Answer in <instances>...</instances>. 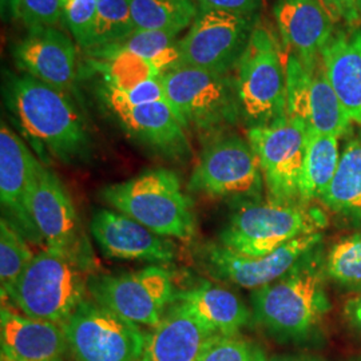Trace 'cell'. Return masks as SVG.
Returning <instances> with one entry per match:
<instances>
[{"instance_id":"6da1fadb","label":"cell","mask_w":361,"mask_h":361,"mask_svg":"<svg viewBox=\"0 0 361 361\" xmlns=\"http://www.w3.org/2000/svg\"><path fill=\"white\" fill-rule=\"evenodd\" d=\"M3 95L19 129L42 158L51 157L65 165L90 158V131L68 91L22 73L7 75Z\"/></svg>"},{"instance_id":"7a4b0ae2","label":"cell","mask_w":361,"mask_h":361,"mask_svg":"<svg viewBox=\"0 0 361 361\" xmlns=\"http://www.w3.org/2000/svg\"><path fill=\"white\" fill-rule=\"evenodd\" d=\"M325 277L316 249L281 279L253 290L250 298L256 322L277 340H305L331 310Z\"/></svg>"},{"instance_id":"3957f363","label":"cell","mask_w":361,"mask_h":361,"mask_svg":"<svg viewBox=\"0 0 361 361\" xmlns=\"http://www.w3.org/2000/svg\"><path fill=\"white\" fill-rule=\"evenodd\" d=\"M104 202L162 237L190 241L195 234L193 202L176 171L165 168L113 183L101 190Z\"/></svg>"},{"instance_id":"277c9868","label":"cell","mask_w":361,"mask_h":361,"mask_svg":"<svg viewBox=\"0 0 361 361\" xmlns=\"http://www.w3.org/2000/svg\"><path fill=\"white\" fill-rule=\"evenodd\" d=\"M328 221L319 207L261 200L237 202L219 243L247 257H262L298 237L320 233Z\"/></svg>"},{"instance_id":"5b68a950","label":"cell","mask_w":361,"mask_h":361,"mask_svg":"<svg viewBox=\"0 0 361 361\" xmlns=\"http://www.w3.org/2000/svg\"><path fill=\"white\" fill-rule=\"evenodd\" d=\"M86 273L71 258L44 247L3 302L31 319L63 325L87 298Z\"/></svg>"},{"instance_id":"8992f818","label":"cell","mask_w":361,"mask_h":361,"mask_svg":"<svg viewBox=\"0 0 361 361\" xmlns=\"http://www.w3.org/2000/svg\"><path fill=\"white\" fill-rule=\"evenodd\" d=\"M240 116L247 129L286 116V61L268 27L259 25L233 71Z\"/></svg>"},{"instance_id":"52a82bcc","label":"cell","mask_w":361,"mask_h":361,"mask_svg":"<svg viewBox=\"0 0 361 361\" xmlns=\"http://www.w3.org/2000/svg\"><path fill=\"white\" fill-rule=\"evenodd\" d=\"M162 83L180 122L201 141L229 131L241 119L233 74L180 66L168 70Z\"/></svg>"},{"instance_id":"ba28073f","label":"cell","mask_w":361,"mask_h":361,"mask_svg":"<svg viewBox=\"0 0 361 361\" xmlns=\"http://www.w3.org/2000/svg\"><path fill=\"white\" fill-rule=\"evenodd\" d=\"M264 177L247 140L225 131L202 141L188 189L212 200L233 204L261 200Z\"/></svg>"},{"instance_id":"9c48e42d","label":"cell","mask_w":361,"mask_h":361,"mask_svg":"<svg viewBox=\"0 0 361 361\" xmlns=\"http://www.w3.org/2000/svg\"><path fill=\"white\" fill-rule=\"evenodd\" d=\"M91 298L119 317L140 326L155 328L174 302L173 274L162 265L118 274H91Z\"/></svg>"},{"instance_id":"30bf717a","label":"cell","mask_w":361,"mask_h":361,"mask_svg":"<svg viewBox=\"0 0 361 361\" xmlns=\"http://www.w3.org/2000/svg\"><path fill=\"white\" fill-rule=\"evenodd\" d=\"M257 25L258 13L200 10L186 35L178 42L174 67L233 74Z\"/></svg>"},{"instance_id":"8fae6325","label":"cell","mask_w":361,"mask_h":361,"mask_svg":"<svg viewBox=\"0 0 361 361\" xmlns=\"http://www.w3.org/2000/svg\"><path fill=\"white\" fill-rule=\"evenodd\" d=\"M73 361H141L147 334L92 298L63 325Z\"/></svg>"},{"instance_id":"7c38bea8","label":"cell","mask_w":361,"mask_h":361,"mask_svg":"<svg viewBox=\"0 0 361 361\" xmlns=\"http://www.w3.org/2000/svg\"><path fill=\"white\" fill-rule=\"evenodd\" d=\"M30 212L44 247L71 258L87 273L98 271L71 195L59 177L43 164L31 194Z\"/></svg>"},{"instance_id":"4fadbf2b","label":"cell","mask_w":361,"mask_h":361,"mask_svg":"<svg viewBox=\"0 0 361 361\" xmlns=\"http://www.w3.org/2000/svg\"><path fill=\"white\" fill-rule=\"evenodd\" d=\"M246 140L257 157L268 201L300 202V177L308 142L307 126L285 116L271 125L246 130Z\"/></svg>"},{"instance_id":"5bb4252c","label":"cell","mask_w":361,"mask_h":361,"mask_svg":"<svg viewBox=\"0 0 361 361\" xmlns=\"http://www.w3.org/2000/svg\"><path fill=\"white\" fill-rule=\"evenodd\" d=\"M286 116L302 122L308 131L340 138L348 133L350 118L326 75L322 56L304 63L286 56Z\"/></svg>"},{"instance_id":"9a60e30c","label":"cell","mask_w":361,"mask_h":361,"mask_svg":"<svg viewBox=\"0 0 361 361\" xmlns=\"http://www.w3.org/2000/svg\"><path fill=\"white\" fill-rule=\"evenodd\" d=\"M322 240V232L307 234L262 257H247L219 243H209L200 249L198 257L202 269L212 279L256 290L292 271L319 247Z\"/></svg>"},{"instance_id":"2e32d148","label":"cell","mask_w":361,"mask_h":361,"mask_svg":"<svg viewBox=\"0 0 361 361\" xmlns=\"http://www.w3.org/2000/svg\"><path fill=\"white\" fill-rule=\"evenodd\" d=\"M42 162L4 121L0 128V202L3 219L28 243L44 246L30 212V201Z\"/></svg>"},{"instance_id":"e0dca14e","label":"cell","mask_w":361,"mask_h":361,"mask_svg":"<svg viewBox=\"0 0 361 361\" xmlns=\"http://www.w3.org/2000/svg\"><path fill=\"white\" fill-rule=\"evenodd\" d=\"M91 235L106 257L165 265L177 257L176 243L152 232L114 209H99L90 222Z\"/></svg>"},{"instance_id":"ac0fdd59","label":"cell","mask_w":361,"mask_h":361,"mask_svg":"<svg viewBox=\"0 0 361 361\" xmlns=\"http://www.w3.org/2000/svg\"><path fill=\"white\" fill-rule=\"evenodd\" d=\"M106 107L133 141L155 154L171 161H188L193 155L188 129L169 101Z\"/></svg>"},{"instance_id":"d6986e66","label":"cell","mask_w":361,"mask_h":361,"mask_svg":"<svg viewBox=\"0 0 361 361\" xmlns=\"http://www.w3.org/2000/svg\"><path fill=\"white\" fill-rule=\"evenodd\" d=\"M15 65L31 77L70 91L77 79L78 46L56 27L27 30L25 37L13 46Z\"/></svg>"},{"instance_id":"ffe728a7","label":"cell","mask_w":361,"mask_h":361,"mask_svg":"<svg viewBox=\"0 0 361 361\" xmlns=\"http://www.w3.org/2000/svg\"><path fill=\"white\" fill-rule=\"evenodd\" d=\"M1 361H65L63 326L31 319L3 302L0 310Z\"/></svg>"},{"instance_id":"44dd1931","label":"cell","mask_w":361,"mask_h":361,"mask_svg":"<svg viewBox=\"0 0 361 361\" xmlns=\"http://www.w3.org/2000/svg\"><path fill=\"white\" fill-rule=\"evenodd\" d=\"M273 11L288 54L304 63L317 61L336 31L335 18L323 0H277Z\"/></svg>"},{"instance_id":"7402d4cb","label":"cell","mask_w":361,"mask_h":361,"mask_svg":"<svg viewBox=\"0 0 361 361\" xmlns=\"http://www.w3.org/2000/svg\"><path fill=\"white\" fill-rule=\"evenodd\" d=\"M216 335L185 305L174 301L161 323L147 334L141 361H200Z\"/></svg>"},{"instance_id":"603a6c76","label":"cell","mask_w":361,"mask_h":361,"mask_svg":"<svg viewBox=\"0 0 361 361\" xmlns=\"http://www.w3.org/2000/svg\"><path fill=\"white\" fill-rule=\"evenodd\" d=\"M326 75L352 122L361 126V28L345 27L322 51Z\"/></svg>"},{"instance_id":"cb8c5ba5","label":"cell","mask_w":361,"mask_h":361,"mask_svg":"<svg viewBox=\"0 0 361 361\" xmlns=\"http://www.w3.org/2000/svg\"><path fill=\"white\" fill-rule=\"evenodd\" d=\"M217 335H237L250 322L245 302L219 285L202 281L177 292L176 300Z\"/></svg>"},{"instance_id":"d4e9b609","label":"cell","mask_w":361,"mask_h":361,"mask_svg":"<svg viewBox=\"0 0 361 361\" xmlns=\"http://www.w3.org/2000/svg\"><path fill=\"white\" fill-rule=\"evenodd\" d=\"M320 201L335 214L361 222V138L345 143L335 177Z\"/></svg>"},{"instance_id":"484cf974","label":"cell","mask_w":361,"mask_h":361,"mask_svg":"<svg viewBox=\"0 0 361 361\" xmlns=\"http://www.w3.org/2000/svg\"><path fill=\"white\" fill-rule=\"evenodd\" d=\"M337 137L308 131V142L300 177L298 201L310 204L322 200L335 177L340 161Z\"/></svg>"},{"instance_id":"4316f807","label":"cell","mask_w":361,"mask_h":361,"mask_svg":"<svg viewBox=\"0 0 361 361\" xmlns=\"http://www.w3.org/2000/svg\"><path fill=\"white\" fill-rule=\"evenodd\" d=\"M130 7L135 30L177 35L192 26L200 11L195 0H130Z\"/></svg>"},{"instance_id":"83f0119b","label":"cell","mask_w":361,"mask_h":361,"mask_svg":"<svg viewBox=\"0 0 361 361\" xmlns=\"http://www.w3.org/2000/svg\"><path fill=\"white\" fill-rule=\"evenodd\" d=\"M178 35L161 31H135L122 42L83 51L87 58H104L116 54H130L153 62L165 73L173 68L178 58Z\"/></svg>"},{"instance_id":"f1b7e54d","label":"cell","mask_w":361,"mask_h":361,"mask_svg":"<svg viewBox=\"0 0 361 361\" xmlns=\"http://www.w3.org/2000/svg\"><path fill=\"white\" fill-rule=\"evenodd\" d=\"M89 71L99 77V83L118 90H128L145 80L162 77L165 71L158 66L130 54H116L104 58H87Z\"/></svg>"},{"instance_id":"f546056e","label":"cell","mask_w":361,"mask_h":361,"mask_svg":"<svg viewBox=\"0 0 361 361\" xmlns=\"http://www.w3.org/2000/svg\"><path fill=\"white\" fill-rule=\"evenodd\" d=\"M35 255L25 235L6 219L0 221V289L1 301H7L23 271Z\"/></svg>"},{"instance_id":"4dcf8cb0","label":"cell","mask_w":361,"mask_h":361,"mask_svg":"<svg viewBox=\"0 0 361 361\" xmlns=\"http://www.w3.org/2000/svg\"><path fill=\"white\" fill-rule=\"evenodd\" d=\"M135 31L130 0H97L95 34L89 50L119 43Z\"/></svg>"},{"instance_id":"1f68e13d","label":"cell","mask_w":361,"mask_h":361,"mask_svg":"<svg viewBox=\"0 0 361 361\" xmlns=\"http://www.w3.org/2000/svg\"><path fill=\"white\" fill-rule=\"evenodd\" d=\"M324 268L336 284L361 289V233L337 241L325 258Z\"/></svg>"},{"instance_id":"d6a6232c","label":"cell","mask_w":361,"mask_h":361,"mask_svg":"<svg viewBox=\"0 0 361 361\" xmlns=\"http://www.w3.org/2000/svg\"><path fill=\"white\" fill-rule=\"evenodd\" d=\"M200 361H269L264 349L245 337L216 335Z\"/></svg>"},{"instance_id":"836d02e7","label":"cell","mask_w":361,"mask_h":361,"mask_svg":"<svg viewBox=\"0 0 361 361\" xmlns=\"http://www.w3.org/2000/svg\"><path fill=\"white\" fill-rule=\"evenodd\" d=\"M63 19L82 51L92 46L97 25V0H65Z\"/></svg>"},{"instance_id":"e575fe53","label":"cell","mask_w":361,"mask_h":361,"mask_svg":"<svg viewBox=\"0 0 361 361\" xmlns=\"http://www.w3.org/2000/svg\"><path fill=\"white\" fill-rule=\"evenodd\" d=\"M98 95L106 104H128V106H138V104H152L159 101H168L166 91L162 83V77L153 78L145 80L135 87L128 90H118L114 87L106 86L98 82Z\"/></svg>"},{"instance_id":"d590c367","label":"cell","mask_w":361,"mask_h":361,"mask_svg":"<svg viewBox=\"0 0 361 361\" xmlns=\"http://www.w3.org/2000/svg\"><path fill=\"white\" fill-rule=\"evenodd\" d=\"M65 15V0H20L15 19L30 28L56 27Z\"/></svg>"},{"instance_id":"8d00e7d4","label":"cell","mask_w":361,"mask_h":361,"mask_svg":"<svg viewBox=\"0 0 361 361\" xmlns=\"http://www.w3.org/2000/svg\"><path fill=\"white\" fill-rule=\"evenodd\" d=\"M200 10H217L241 15H256L262 0H195Z\"/></svg>"},{"instance_id":"74e56055","label":"cell","mask_w":361,"mask_h":361,"mask_svg":"<svg viewBox=\"0 0 361 361\" xmlns=\"http://www.w3.org/2000/svg\"><path fill=\"white\" fill-rule=\"evenodd\" d=\"M335 19H341L347 27H360L361 13L357 0H323Z\"/></svg>"},{"instance_id":"f35d334b","label":"cell","mask_w":361,"mask_h":361,"mask_svg":"<svg viewBox=\"0 0 361 361\" xmlns=\"http://www.w3.org/2000/svg\"><path fill=\"white\" fill-rule=\"evenodd\" d=\"M344 314L348 323L361 334V295L349 300L344 307Z\"/></svg>"},{"instance_id":"ab89813d","label":"cell","mask_w":361,"mask_h":361,"mask_svg":"<svg viewBox=\"0 0 361 361\" xmlns=\"http://www.w3.org/2000/svg\"><path fill=\"white\" fill-rule=\"evenodd\" d=\"M19 3H20V0H0L3 16H4V15H8V16L15 18Z\"/></svg>"},{"instance_id":"60d3db41","label":"cell","mask_w":361,"mask_h":361,"mask_svg":"<svg viewBox=\"0 0 361 361\" xmlns=\"http://www.w3.org/2000/svg\"><path fill=\"white\" fill-rule=\"evenodd\" d=\"M269 361H323L310 356H277Z\"/></svg>"},{"instance_id":"b9f144b4","label":"cell","mask_w":361,"mask_h":361,"mask_svg":"<svg viewBox=\"0 0 361 361\" xmlns=\"http://www.w3.org/2000/svg\"><path fill=\"white\" fill-rule=\"evenodd\" d=\"M357 3H359V10H360L361 13V0H357Z\"/></svg>"}]
</instances>
